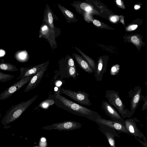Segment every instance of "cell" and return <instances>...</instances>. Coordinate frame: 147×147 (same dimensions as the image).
Segmentation results:
<instances>
[{"label": "cell", "mask_w": 147, "mask_h": 147, "mask_svg": "<svg viewBox=\"0 0 147 147\" xmlns=\"http://www.w3.org/2000/svg\"><path fill=\"white\" fill-rule=\"evenodd\" d=\"M58 5L63 14L67 20H72L75 18V16L71 11L59 4H58Z\"/></svg>", "instance_id": "cell-17"}, {"label": "cell", "mask_w": 147, "mask_h": 147, "mask_svg": "<svg viewBox=\"0 0 147 147\" xmlns=\"http://www.w3.org/2000/svg\"><path fill=\"white\" fill-rule=\"evenodd\" d=\"M62 84V82L59 80L56 81L55 83V85L57 87H59Z\"/></svg>", "instance_id": "cell-31"}, {"label": "cell", "mask_w": 147, "mask_h": 147, "mask_svg": "<svg viewBox=\"0 0 147 147\" xmlns=\"http://www.w3.org/2000/svg\"><path fill=\"white\" fill-rule=\"evenodd\" d=\"M75 49L78 51L81 55H82L86 59L88 63L90 65L91 67L93 69L94 71L95 68V64L94 62L91 58L86 55L82 52L81 50L78 49V48H75Z\"/></svg>", "instance_id": "cell-20"}, {"label": "cell", "mask_w": 147, "mask_h": 147, "mask_svg": "<svg viewBox=\"0 0 147 147\" xmlns=\"http://www.w3.org/2000/svg\"><path fill=\"white\" fill-rule=\"evenodd\" d=\"M37 147V146H36V147Z\"/></svg>", "instance_id": "cell-38"}, {"label": "cell", "mask_w": 147, "mask_h": 147, "mask_svg": "<svg viewBox=\"0 0 147 147\" xmlns=\"http://www.w3.org/2000/svg\"><path fill=\"white\" fill-rule=\"evenodd\" d=\"M59 90L60 94L65 95L82 105L87 106L92 105L89 98V95L85 91L79 90L76 92L61 88H59Z\"/></svg>", "instance_id": "cell-4"}, {"label": "cell", "mask_w": 147, "mask_h": 147, "mask_svg": "<svg viewBox=\"0 0 147 147\" xmlns=\"http://www.w3.org/2000/svg\"><path fill=\"white\" fill-rule=\"evenodd\" d=\"M88 147H90V146H88Z\"/></svg>", "instance_id": "cell-39"}, {"label": "cell", "mask_w": 147, "mask_h": 147, "mask_svg": "<svg viewBox=\"0 0 147 147\" xmlns=\"http://www.w3.org/2000/svg\"><path fill=\"white\" fill-rule=\"evenodd\" d=\"M49 61L40 64L28 67H22L20 68V75L16 80L34 75L45 67L48 65Z\"/></svg>", "instance_id": "cell-11"}, {"label": "cell", "mask_w": 147, "mask_h": 147, "mask_svg": "<svg viewBox=\"0 0 147 147\" xmlns=\"http://www.w3.org/2000/svg\"><path fill=\"white\" fill-rule=\"evenodd\" d=\"M47 21L50 26L53 27V18L51 12L49 11L47 13Z\"/></svg>", "instance_id": "cell-23"}, {"label": "cell", "mask_w": 147, "mask_h": 147, "mask_svg": "<svg viewBox=\"0 0 147 147\" xmlns=\"http://www.w3.org/2000/svg\"><path fill=\"white\" fill-rule=\"evenodd\" d=\"M120 66L118 64H116L113 66L110 70V75L114 76L117 74L119 71Z\"/></svg>", "instance_id": "cell-22"}, {"label": "cell", "mask_w": 147, "mask_h": 147, "mask_svg": "<svg viewBox=\"0 0 147 147\" xmlns=\"http://www.w3.org/2000/svg\"><path fill=\"white\" fill-rule=\"evenodd\" d=\"M15 77L12 75L6 74L0 71V82H5L10 80Z\"/></svg>", "instance_id": "cell-19"}, {"label": "cell", "mask_w": 147, "mask_h": 147, "mask_svg": "<svg viewBox=\"0 0 147 147\" xmlns=\"http://www.w3.org/2000/svg\"><path fill=\"white\" fill-rule=\"evenodd\" d=\"M142 100L144 102L142 109V111H143L146 110L147 108V95L145 96H144Z\"/></svg>", "instance_id": "cell-26"}, {"label": "cell", "mask_w": 147, "mask_h": 147, "mask_svg": "<svg viewBox=\"0 0 147 147\" xmlns=\"http://www.w3.org/2000/svg\"><path fill=\"white\" fill-rule=\"evenodd\" d=\"M21 79L0 94V100H5L10 97L22 87L29 82L34 76Z\"/></svg>", "instance_id": "cell-6"}, {"label": "cell", "mask_w": 147, "mask_h": 147, "mask_svg": "<svg viewBox=\"0 0 147 147\" xmlns=\"http://www.w3.org/2000/svg\"><path fill=\"white\" fill-rule=\"evenodd\" d=\"M130 28L132 30H134L136 29L138 27L137 25H133L130 26Z\"/></svg>", "instance_id": "cell-32"}, {"label": "cell", "mask_w": 147, "mask_h": 147, "mask_svg": "<svg viewBox=\"0 0 147 147\" xmlns=\"http://www.w3.org/2000/svg\"><path fill=\"white\" fill-rule=\"evenodd\" d=\"M136 119L135 118H129L124 120L125 126L131 136H134L139 139L142 138L144 141L147 142L145 136L137 127Z\"/></svg>", "instance_id": "cell-10"}, {"label": "cell", "mask_w": 147, "mask_h": 147, "mask_svg": "<svg viewBox=\"0 0 147 147\" xmlns=\"http://www.w3.org/2000/svg\"><path fill=\"white\" fill-rule=\"evenodd\" d=\"M105 97L111 105L115 108L123 119L129 118L133 115L130 111L125 108V106L121 99L118 92L113 90H107Z\"/></svg>", "instance_id": "cell-3"}, {"label": "cell", "mask_w": 147, "mask_h": 147, "mask_svg": "<svg viewBox=\"0 0 147 147\" xmlns=\"http://www.w3.org/2000/svg\"><path fill=\"white\" fill-rule=\"evenodd\" d=\"M107 70V65L101 58L98 62L97 66H95L94 71V76L96 80L98 82H101L102 80L103 76Z\"/></svg>", "instance_id": "cell-13"}, {"label": "cell", "mask_w": 147, "mask_h": 147, "mask_svg": "<svg viewBox=\"0 0 147 147\" xmlns=\"http://www.w3.org/2000/svg\"><path fill=\"white\" fill-rule=\"evenodd\" d=\"M102 132L105 135L110 144V147H116L115 141V135L109 130L101 128Z\"/></svg>", "instance_id": "cell-15"}, {"label": "cell", "mask_w": 147, "mask_h": 147, "mask_svg": "<svg viewBox=\"0 0 147 147\" xmlns=\"http://www.w3.org/2000/svg\"><path fill=\"white\" fill-rule=\"evenodd\" d=\"M54 94L56 98L71 111L75 112V114L86 117L94 122L98 117L101 116L97 112L78 104L61 95L59 90L55 91Z\"/></svg>", "instance_id": "cell-1"}, {"label": "cell", "mask_w": 147, "mask_h": 147, "mask_svg": "<svg viewBox=\"0 0 147 147\" xmlns=\"http://www.w3.org/2000/svg\"><path fill=\"white\" fill-rule=\"evenodd\" d=\"M68 73L70 77L73 78L75 79L76 77L77 71L75 67H67Z\"/></svg>", "instance_id": "cell-21"}, {"label": "cell", "mask_w": 147, "mask_h": 147, "mask_svg": "<svg viewBox=\"0 0 147 147\" xmlns=\"http://www.w3.org/2000/svg\"><path fill=\"white\" fill-rule=\"evenodd\" d=\"M131 41L135 44L138 45L139 43V40L138 38L136 36H132L131 38Z\"/></svg>", "instance_id": "cell-27"}, {"label": "cell", "mask_w": 147, "mask_h": 147, "mask_svg": "<svg viewBox=\"0 0 147 147\" xmlns=\"http://www.w3.org/2000/svg\"><path fill=\"white\" fill-rule=\"evenodd\" d=\"M111 20L113 22H115L117 20L115 16L112 17L111 18Z\"/></svg>", "instance_id": "cell-33"}, {"label": "cell", "mask_w": 147, "mask_h": 147, "mask_svg": "<svg viewBox=\"0 0 147 147\" xmlns=\"http://www.w3.org/2000/svg\"><path fill=\"white\" fill-rule=\"evenodd\" d=\"M68 65L67 67H74L75 65L74 64V61L72 58H70L68 62Z\"/></svg>", "instance_id": "cell-28"}, {"label": "cell", "mask_w": 147, "mask_h": 147, "mask_svg": "<svg viewBox=\"0 0 147 147\" xmlns=\"http://www.w3.org/2000/svg\"><path fill=\"white\" fill-rule=\"evenodd\" d=\"M101 108L105 114L109 117L112 120L119 122L125 125L124 120L119 113L107 101L103 99Z\"/></svg>", "instance_id": "cell-9"}, {"label": "cell", "mask_w": 147, "mask_h": 147, "mask_svg": "<svg viewBox=\"0 0 147 147\" xmlns=\"http://www.w3.org/2000/svg\"><path fill=\"white\" fill-rule=\"evenodd\" d=\"M140 6L138 5H136L134 7V8L136 9H138L140 8Z\"/></svg>", "instance_id": "cell-36"}, {"label": "cell", "mask_w": 147, "mask_h": 147, "mask_svg": "<svg viewBox=\"0 0 147 147\" xmlns=\"http://www.w3.org/2000/svg\"><path fill=\"white\" fill-rule=\"evenodd\" d=\"M0 70L8 71H16L18 69L16 66L9 63L2 62L0 63Z\"/></svg>", "instance_id": "cell-16"}, {"label": "cell", "mask_w": 147, "mask_h": 147, "mask_svg": "<svg viewBox=\"0 0 147 147\" xmlns=\"http://www.w3.org/2000/svg\"><path fill=\"white\" fill-rule=\"evenodd\" d=\"M142 89L140 86H136L128 92L129 97L130 98V111L133 115L144 96L142 94Z\"/></svg>", "instance_id": "cell-5"}, {"label": "cell", "mask_w": 147, "mask_h": 147, "mask_svg": "<svg viewBox=\"0 0 147 147\" xmlns=\"http://www.w3.org/2000/svg\"><path fill=\"white\" fill-rule=\"evenodd\" d=\"M1 60L0 59V60Z\"/></svg>", "instance_id": "cell-40"}, {"label": "cell", "mask_w": 147, "mask_h": 147, "mask_svg": "<svg viewBox=\"0 0 147 147\" xmlns=\"http://www.w3.org/2000/svg\"><path fill=\"white\" fill-rule=\"evenodd\" d=\"M117 3L119 5H121L122 3H121V1L120 0H117L116 1Z\"/></svg>", "instance_id": "cell-34"}, {"label": "cell", "mask_w": 147, "mask_h": 147, "mask_svg": "<svg viewBox=\"0 0 147 147\" xmlns=\"http://www.w3.org/2000/svg\"><path fill=\"white\" fill-rule=\"evenodd\" d=\"M97 124H101L115 130L119 133L131 134L125 125L119 122L102 118L101 116L98 117L95 121Z\"/></svg>", "instance_id": "cell-8"}, {"label": "cell", "mask_w": 147, "mask_h": 147, "mask_svg": "<svg viewBox=\"0 0 147 147\" xmlns=\"http://www.w3.org/2000/svg\"><path fill=\"white\" fill-rule=\"evenodd\" d=\"M47 66L38 71L32 78L25 88L24 92H28L35 88L40 82L47 68Z\"/></svg>", "instance_id": "cell-12"}, {"label": "cell", "mask_w": 147, "mask_h": 147, "mask_svg": "<svg viewBox=\"0 0 147 147\" xmlns=\"http://www.w3.org/2000/svg\"><path fill=\"white\" fill-rule=\"evenodd\" d=\"M55 103V101L51 99H47L42 102L38 106V107H40L44 109H47L51 105H53Z\"/></svg>", "instance_id": "cell-18"}, {"label": "cell", "mask_w": 147, "mask_h": 147, "mask_svg": "<svg viewBox=\"0 0 147 147\" xmlns=\"http://www.w3.org/2000/svg\"><path fill=\"white\" fill-rule=\"evenodd\" d=\"M73 56L80 67L84 71L89 74L94 72L89 63L80 56L74 53Z\"/></svg>", "instance_id": "cell-14"}, {"label": "cell", "mask_w": 147, "mask_h": 147, "mask_svg": "<svg viewBox=\"0 0 147 147\" xmlns=\"http://www.w3.org/2000/svg\"><path fill=\"white\" fill-rule=\"evenodd\" d=\"M47 28V27L46 26H44L42 28V30L44 31Z\"/></svg>", "instance_id": "cell-35"}, {"label": "cell", "mask_w": 147, "mask_h": 147, "mask_svg": "<svg viewBox=\"0 0 147 147\" xmlns=\"http://www.w3.org/2000/svg\"><path fill=\"white\" fill-rule=\"evenodd\" d=\"M39 144L40 147H46L47 144L46 138L44 137L41 138Z\"/></svg>", "instance_id": "cell-25"}, {"label": "cell", "mask_w": 147, "mask_h": 147, "mask_svg": "<svg viewBox=\"0 0 147 147\" xmlns=\"http://www.w3.org/2000/svg\"><path fill=\"white\" fill-rule=\"evenodd\" d=\"M135 138L144 147H147V142L141 140L140 139L136 137Z\"/></svg>", "instance_id": "cell-29"}, {"label": "cell", "mask_w": 147, "mask_h": 147, "mask_svg": "<svg viewBox=\"0 0 147 147\" xmlns=\"http://www.w3.org/2000/svg\"><path fill=\"white\" fill-rule=\"evenodd\" d=\"M82 127V125L79 122L71 121L54 123L42 128L47 130L57 129L59 131H70L78 129Z\"/></svg>", "instance_id": "cell-7"}, {"label": "cell", "mask_w": 147, "mask_h": 147, "mask_svg": "<svg viewBox=\"0 0 147 147\" xmlns=\"http://www.w3.org/2000/svg\"><path fill=\"white\" fill-rule=\"evenodd\" d=\"M38 97L37 94L30 99L15 105H12L6 112L2 120L4 125L8 124L18 118L33 102Z\"/></svg>", "instance_id": "cell-2"}, {"label": "cell", "mask_w": 147, "mask_h": 147, "mask_svg": "<svg viewBox=\"0 0 147 147\" xmlns=\"http://www.w3.org/2000/svg\"><path fill=\"white\" fill-rule=\"evenodd\" d=\"M93 24L97 26H100L101 24L100 22L98 20H94L93 21Z\"/></svg>", "instance_id": "cell-30"}, {"label": "cell", "mask_w": 147, "mask_h": 147, "mask_svg": "<svg viewBox=\"0 0 147 147\" xmlns=\"http://www.w3.org/2000/svg\"><path fill=\"white\" fill-rule=\"evenodd\" d=\"M1 116V114H0V117Z\"/></svg>", "instance_id": "cell-37"}, {"label": "cell", "mask_w": 147, "mask_h": 147, "mask_svg": "<svg viewBox=\"0 0 147 147\" xmlns=\"http://www.w3.org/2000/svg\"><path fill=\"white\" fill-rule=\"evenodd\" d=\"M80 7L82 9L86 11H89L91 9L90 6L85 3H82L80 5Z\"/></svg>", "instance_id": "cell-24"}]
</instances>
